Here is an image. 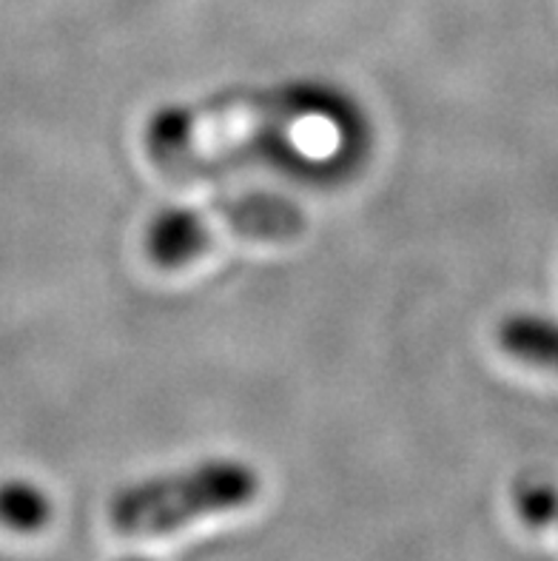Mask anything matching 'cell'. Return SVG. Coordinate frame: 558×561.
<instances>
[{
    "instance_id": "obj_6",
    "label": "cell",
    "mask_w": 558,
    "mask_h": 561,
    "mask_svg": "<svg viewBox=\"0 0 558 561\" xmlns=\"http://www.w3.org/2000/svg\"><path fill=\"white\" fill-rule=\"evenodd\" d=\"M126 561H149V559H126Z\"/></svg>"
},
{
    "instance_id": "obj_2",
    "label": "cell",
    "mask_w": 558,
    "mask_h": 561,
    "mask_svg": "<svg viewBox=\"0 0 558 561\" xmlns=\"http://www.w3.org/2000/svg\"><path fill=\"white\" fill-rule=\"evenodd\" d=\"M496 342L519 363L558 374V317L542 311L508 313L496 325Z\"/></svg>"
},
{
    "instance_id": "obj_1",
    "label": "cell",
    "mask_w": 558,
    "mask_h": 561,
    "mask_svg": "<svg viewBox=\"0 0 558 561\" xmlns=\"http://www.w3.org/2000/svg\"><path fill=\"white\" fill-rule=\"evenodd\" d=\"M262 491L254 465L214 456L191 468L143 479L117 491L109 502V522L117 534L155 536L171 534L185 522L240 511Z\"/></svg>"
},
{
    "instance_id": "obj_5",
    "label": "cell",
    "mask_w": 558,
    "mask_h": 561,
    "mask_svg": "<svg viewBox=\"0 0 558 561\" xmlns=\"http://www.w3.org/2000/svg\"><path fill=\"white\" fill-rule=\"evenodd\" d=\"M513 507L533 530L558 525V484L550 479H522L513 488Z\"/></svg>"
},
{
    "instance_id": "obj_4",
    "label": "cell",
    "mask_w": 558,
    "mask_h": 561,
    "mask_svg": "<svg viewBox=\"0 0 558 561\" xmlns=\"http://www.w3.org/2000/svg\"><path fill=\"white\" fill-rule=\"evenodd\" d=\"M52 519V502L41 484L32 479H3L0 482V525L12 534H37Z\"/></svg>"
},
{
    "instance_id": "obj_3",
    "label": "cell",
    "mask_w": 558,
    "mask_h": 561,
    "mask_svg": "<svg viewBox=\"0 0 558 561\" xmlns=\"http://www.w3.org/2000/svg\"><path fill=\"white\" fill-rule=\"evenodd\" d=\"M205 242H208V228L203 214L180 206L163 208L146 231V251L151 263L160 268H183L191 260H197Z\"/></svg>"
}]
</instances>
